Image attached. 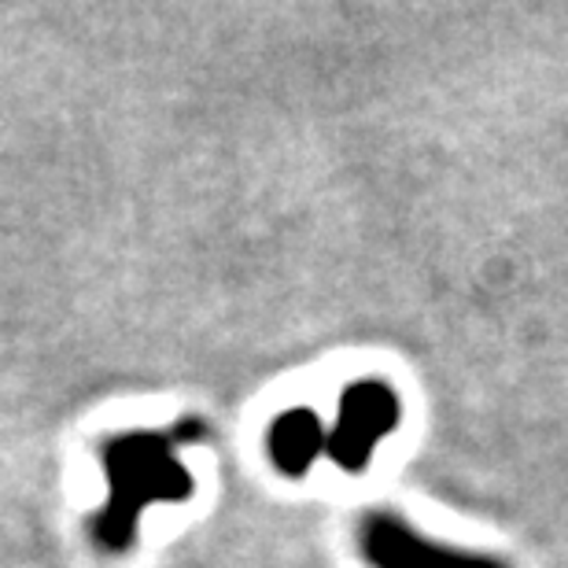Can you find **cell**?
<instances>
[{
    "label": "cell",
    "instance_id": "1",
    "mask_svg": "<svg viewBox=\"0 0 568 568\" xmlns=\"http://www.w3.org/2000/svg\"><path fill=\"white\" fill-rule=\"evenodd\" d=\"M178 436L159 432H126L108 439L104 473L108 503L89 520V531L104 550H126L138 536L141 514L159 503H185L192 495V476L178 458Z\"/></svg>",
    "mask_w": 568,
    "mask_h": 568
},
{
    "label": "cell",
    "instance_id": "2",
    "mask_svg": "<svg viewBox=\"0 0 568 568\" xmlns=\"http://www.w3.org/2000/svg\"><path fill=\"white\" fill-rule=\"evenodd\" d=\"M403 422V399L395 395L392 384L377 377L351 381L339 395L336 425L328 428L325 454L328 462L339 465L344 473H362L377 450L381 439H388Z\"/></svg>",
    "mask_w": 568,
    "mask_h": 568
},
{
    "label": "cell",
    "instance_id": "3",
    "mask_svg": "<svg viewBox=\"0 0 568 568\" xmlns=\"http://www.w3.org/2000/svg\"><path fill=\"white\" fill-rule=\"evenodd\" d=\"M358 550L369 568H506L487 554L432 542L395 514H369L362 520Z\"/></svg>",
    "mask_w": 568,
    "mask_h": 568
},
{
    "label": "cell",
    "instance_id": "4",
    "mask_svg": "<svg viewBox=\"0 0 568 568\" xmlns=\"http://www.w3.org/2000/svg\"><path fill=\"white\" fill-rule=\"evenodd\" d=\"M328 428L322 425L311 406H295L284 410L266 432V450L270 462L277 465L284 476H306V469L325 454Z\"/></svg>",
    "mask_w": 568,
    "mask_h": 568
}]
</instances>
